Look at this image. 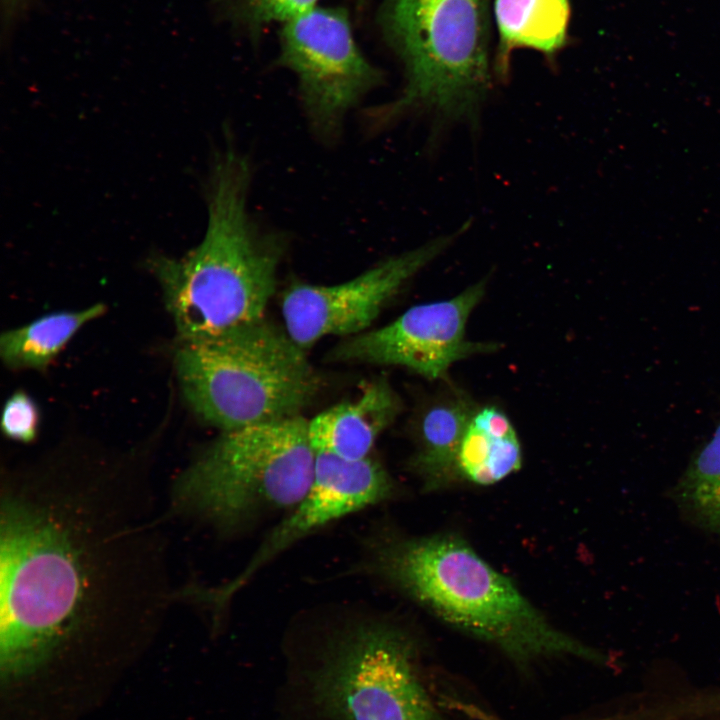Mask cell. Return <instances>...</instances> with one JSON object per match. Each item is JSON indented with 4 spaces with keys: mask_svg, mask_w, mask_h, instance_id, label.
<instances>
[{
    "mask_svg": "<svg viewBox=\"0 0 720 720\" xmlns=\"http://www.w3.org/2000/svg\"><path fill=\"white\" fill-rule=\"evenodd\" d=\"M485 289L486 281H479L453 298L413 306L381 328L340 342L327 361L401 366L430 380L443 379L455 362L496 349L465 335Z\"/></svg>",
    "mask_w": 720,
    "mask_h": 720,
    "instance_id": "cell-9",
    "label": "cell"
},
{
    "mask_svg": "<svg viewBox=\"0 0 720 720\" xmlns=\"http://www.w3.org/2000/svg\"><path fill=\"white\" fill-rule=\"evenodd\" d=\"M676 495L681 507L700 525L720 531V423L691 459Z\"/></svg>",
    "mask_w": 720,
    "mask_h": 720,
    "instance_id": "cell-17",
    "label": "cell"
},
{
    "mask_svg": "<svg viewBox=\"0 0 720 720\" xmlns=\"http://www.w3.org/2000/svg\"><path fill=\"white\" fill-rule=\"evenodd\" d=\"M494 12L499 31L495 70L501 78L509 71L515 49L551 56L566 42L569 0H495Z\"/></svg>",
    "mask_w": 720,
    "mask_h": 720,
    "instance_id": "cell-14",
    "label": "cell"
},
{
    "mask_svg": "<svg viewBox=\"0 0 720 720\" xmlns=\"http://www.w3.org/2000/svg\"><path fill=\"white\" fill-rule=\"evenodd\" d=\"M250 180L249 162L233 146L217 153L201 242L182 257L159 254L148 261L180 343L214 338L265 317L285 246L250 217Z\"/></svg>",
    "mask_w": 720,
    "mask_h": 720,
    "instance_id": "cell-2",
    "label": "cell"
},
{
    "mask_svg": "<svg viewBox=\"0 0 720 720\" xmlns=\"http://www.w3.org/2000/svg\"><path fill=\"white\" fill-rule=\"evenodd\" d=\"M282 693L288 720H441L415 641L386 623L332 633L311 657L291 663Z\"/></svg>",
    "mask_w": 720,
    "mask_h": 720,
    "instance_id": "cell-4",
    "label": "cell"
},
{
    "mask_svg": "<svg viewBox=\"0 0 720 720\" xmlns=\"http://www.w3.org/2000/svg\"><path fill=\"white\" fill-rule=\"evenodd\" d=\"M445 236L389 257L335 285L295 283L282 297L284 328L303 350L332 335L355 336L373 323L400 288L451 243Z\"/></svg>",
    "mask_w": 720,
    "mask_h": 720,
    "instance_id": "cell-10",
    "label": "cell"
},
{
    "mask_svg": "<svg viewBox=\"0 0 720 720\" xmlns=\"http://www.w3.org/2000/svg\"><path fill=\"white\" fill-rule=\"evenodd\" d=\"M379 21L406 84L377 119L422 110L440 124L477 123L491 80L490 0H384Z\"/></svg>",
    "mask_w": 720,
    "mask_h": 720,
    "instance_id": "cell-6",
    "label": "cell"
},
{
    "mask_svg": "<svg viewBox=\"0 0 720 720\" xmlns=\"http://www.w3.org/2000/svg\"><path fill=\"white\" fill-rule=\"evenodd\" d=\"M521 446L515 429L499 408H477L462 439L458 472L478 485H491L519 470Z\"/></svg>",
    "mask_w": 720,
    "mask_h": 720,
    "instance_id": "cell-15",
    "label": "cell"
},
{
    "mask_svg": "<svg viewBox=\"0 0 720 720\" xmlns=\"http://www.w3.org/2000/svg\"><path fill=\"white\" fill-rule=\"evenodd\" d=\"M175 368L189 407L222 432L299 416L319 386L305 350L265 317L180 343Z\"/></svg>",
    "mask_w": 720,
    "mask_h": 720,
    "instance_id": "cell-5",
    "label": "cell"
},
{
    "mask_svg": "<svg viewBox=\"0 0 720 720\" xmlns=\"http://www.w3.org/2000/svg\"><path fill=\"white\" fill-rule=\"evenodd\" d=\"M278 64L296 75L306 116L323 139L337 136L347 112L383 81L362 54L347 11L314 7L282 24Z\"/></svg>",
    "mask_w": 720,
    "mask_h": 720,
    "instance_id": "cell-8",
    "label": "cell"
},
{
    "mask_svg": "<svg viewBox=\"0 0 720 720\" xmlns=\"http://www.w3.org/2000/svg\"><path fill=\"white\" fill-rule=\"evenodd\" d=\"M27 0H2L4 16L7 21L13 19L22 10Z\"/></svg>",
    "mask_w": 720,
    "mask_h": 720,
    "instance_id": "cell-20",
    "label": "cell"
},
{
    "mask_svg": "<svg viewBox=\"0 0 720 720\" xmlns=\"http://www.w3.org/2000/svg\"><path fill=\"white\" fill-rule=\"evenodd\" d=\"M316 452L301 415L223 431L180 475L185 513L232 535L291 511L308 491Z\"/></svg>",
    "mask_w": 720,
    "mask_h": 720,
    "instance_id": "cell-7",
    "label": "cell"
},
{
    "mask_svg": "<svg viewBox=\"0 0 720 720\" xmlns=\"http://www.w3.org/2000/svg\"><path fill=\"white\" fill-rule=\"evenodd\" d=\"M0 508V656L30 674L101 629L168 605L152 491L106 479H7Z\"/></svg>",
    "mask_w": 720,
    "mask_h": 720,
    "instance_id": "cell-1",
    "label": "cell"
},
{
    "mask_svg": "<svg viewBox=\"0 0 720 720\" xmlns=\"http://www.w3.org/2000/svg\"><path fill=\"white\" fill-rule=\"evenodd\" d=\"M476 410L473 401L457 389L440 394L424 408L409 465L425 488H438L459 474L460 445Z\"/></svg>",
    "mask_w": 720,
    "mask_h": 720,
    "instance_id": "cell-13",
    "label": "cell"
},
{
    "mask_svg": "<svg viewBox=\"0 0 720 720\" xmlns=\"http://www.w3.org/2000/svg\"><path fill=\"white\" fill-rule=\"evenodd\" d=\"M400 410V398L389 382L376 379L357 398L334 405L308 421L310 442L315 452L342 459L369 457L376 440Z\"/></svg>",
    "mask_w": 720,
    "mask_h": 720,
    "instance_id": "cell-12",
    "label": "cell"
},
{
    "mask_svg": "<svg viewBox=\"0 0 720 720\" xmlns=\"http://www.w3.org/2000/svg\"><path fill=\"white\" fill-rule=\"evenodd\" d=\"M369 568L441 620L516 662L569 655L605 659L554 627L509 578L456 536L374 540Z\"/></svg>",
    "mask_w": 720,
    "mask_h": 720,
    "instance_id": "cell-3",
    "label": "cell"
},
{
    "mask_svg": "<svg viewBox=\"0 0 720 720\" xmlns=\"http://www.w3.org/2000/svg\"><path fill=\"white\" fill-rule=\"evenodd\" d=\"M39 419L34 400L25 392L18 391L9 397L3 407L2 431L12 440L31 442L37 435Z\"/></svg>",
    "mask_w": 720,
    "mask_h": 720,
    "instance_id": "cell-19",
    "label": "cell"
},
{
    "mask_svg": "<svg viewBox=\"0 0 720 720\" xmlns=\"http://www.w3.org/2000/svg\"><path fill=\"white\" fill-rule=\"evenodd\" d=\"M394 484L377 460H346L316 452L312 483L299 501L256 549L244 569L229 583L209 592L223 608L265 565L294 543L349 514L391 498Z\"/></svg>",
    "mask_w": 720,
    "mask_h": 720,
    "instance_id": "cell-11",
    "label": "cell"
},
{
    "mask_svg": "<svg viewBox=\"0 0 720 720\" xmlns=\"http://www.w3.org/2000/svg\"><path fill=\"white\" fill-rule=\"evenodd\" d=\"M104 312L103 304H94L82 310L47 314L6 331L0 337V356L9 368L43 369L84 325Z\"/></svg>",
    "mask_w": 720,
    "mask_h": 720,
    "instance_id": "cell-16",
    "label": "cell"
},
{
    "mask_svg": "<svg viewBox=\"0 0 720 720\" xmlns=\"http://www.w3.org/2000/svg\"><path fill=\"white\" fill-rule=\"evenodd\" d=\"M232 24L256 36L266 26L285 22L316 7L318 0H214Z\"/></svg>",
    "mask_w": 720,
    "mask_h": 720,
    "instance_id": "cell-18",
    "label": "cell"
},
{
    "mask_svg": "<svg viewBox=\"0 0 720 720\" xmlns=\"http://www.w3.org/2000/svg\"><path fill=\"white\" fill-rule=\"evenodd\" d=\"M365 0H359V2H364Z\"/></svg>",
    "mask_w": 720,
    "mask_h": 720,
    "instance_id": "cell-21",
    "label": "cell"
}]
</instances>
